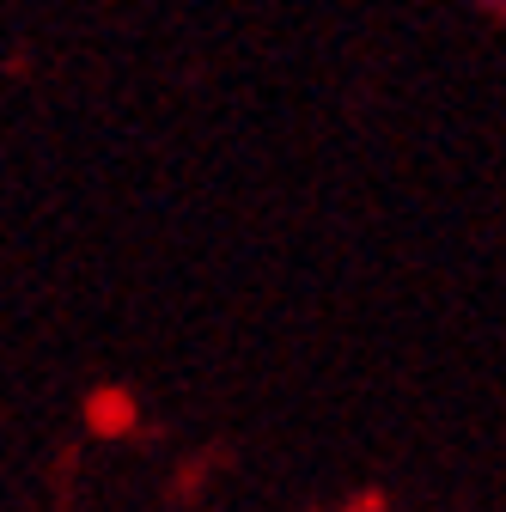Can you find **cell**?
<instances>
[{
  "label": "cell",
  "instance_id": "cell-1",
  "mask_svg": "<svg viewBox=\"0 0 506 512\" xmlns=\"http://www.w3.org/2000/svg\"><path fill=\"white\" fill-rule=\"evenodd\" d=\"M482 7H500V13H506V0H482Z\"/></svg>",
  "mask_w": 506,
  "mask_h": 512
}]
</instances>
